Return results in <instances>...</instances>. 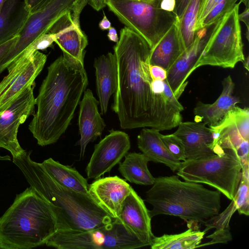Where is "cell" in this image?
<instances>
[{"mask_svg": "<svg viewBox=\"0 0 249 249\" xmlns=\"http://www.w3.org/2000/svg\"><path fill=\"white\" fill-rule=\"evenodd\" d=\"M151 50L140 35L127 27L121 29L114 47L118 82L112 109L123 129L149 127L163 131L182 122L184 108L178 99L163 93L151 76Z\"/></svg>", "mask_w": 249, "mask_h": 249, "instance_id": "1", "label": "cell"}, {"mask_svg": "<svg viewBox=\"0 0 249 249\" xmlns=\"http://www.w3.org/2000/svg\"><path fill=\"white\" fill-rule=\"evenodd\" d=\"M88 85L85 70L67 65L63 55L48 67L36 98L37 110L29 125L39 145L56 142L66 131Z\"/></svg>", "mask_w": 249, "mask_h": 249, "instance_id": "2", "label": "cell"}, {"mask_svg": "<svg viewBox=\"0 0 249 249\" xmlns=\"http://www.w3.org/2000/svg\"><path fill=\"white\" fill-rule=\"evenodd\" d=\"M32 151L25 150L13 162L22 173L30 187L53 209L57 229L86 231L105 226L116 218L112 216L91 195L67 189L56 182L41 163L33 161Z\"/></svg>", "mask_w": 249, "mask_h": 249, "instance_id": "3", "label": "cell"}, {"mask_svg": "<svg viewBox=\"0 0 249 249\" xmlns=\"http://www.w3.org/2000/svg\"><path fill=\"white\" fill-rule=\"evenodd\" d=\"M145 200L153 208L151 218L160 214L179 217L188 223H204L219 213L221 193L203 185L181 181L178 175L155 178Z\"/></svg>", "mask_w": 249, "mask_h": 249, "instance_id": "4", "label": "cell"}, {"mask_svg": "<svg viewBox=\"0 0 249 249\" xmlns=\"http://www.w3.org/2000/svg\"><path fill=\"white\" fill-rule=\"evenodd\" d=\"M57 230L53 209L30 187L16 195L0 217V243L9 249H30L45 245Z\"/></svg>", "mask_w": 249, "mask_h": 249, "instance_id": "5", "label": "cell"}, {"mask_svg": "<svg viewBox=\"0 0 249 249\" xmlns=\"http://www.w3.org/2000/svg\"><path fill=\"white\" fill-rule=\"evenodd\" d=\"M223 150L211 157L181 161L177 175L184 180L207 184L232 200L241 180L242 164L236 150Z\"/></svg>", "mask_w": 249, "mask_h": 249, "instance_id": "6", "label": "cell"}, {"mask_svg": "<svg viewBox=\"0 0 249 249\" xmlns=\"http://www.w3.org/2000/svg\"><path fill=\"white\" fill-rule=\"evenodd\" d=\"M161 0H106V5L126 27L153 48L177 19L174 12L160 8Z\"/></svg>", "mask_w": 249, "mask_h": 249, "instance_id": "7", "label": "cell"}, {"mask_svg": "<svg viewBox=\"0 0 249 249\" xmlns=\"http://www.w3.org/2000/svg\"><path fill=\"white\" fill-rule=\"evenodd\" d=\"M239 1L217 22L200 54L191 71L205 65L233 69L243 62V43L238 19Z\"/></svg>", "mask_w": 249, "mask_h": 249, "instance_id": "8", "label": "cell"}, {"mask_svg": "<svg viewBox=\"0 0 249 249\" xmlns=\"http://www.w3.org/2000/svg\"><path fill=\"white\" fill-rule=\"evenodd\" d=\"M45 245L58 249H133L147 246L118 218L86 231L58 230Z\"/></svg>", "mask_w": 249, "mask_h": 249, "instance_id": "9", "label": "cell"}, {"mask_svg": "<svg viewBox=\"0 0 249 249\" xmlns=\"http://www.w3.org/2000/svg\"><path fill=\"white\" fill-rule=\"evenodd\" d=\"M88 0H49L35 12L30 14L18 38L6 59L7 67L36 39L46 34L52 25L66 13L84 7Z\"/></svg>", "mask_w": 249, "mask_h": 249, "instance_id": "10", "label": "cell"}, {"mask_svg": "<svg viewBox=\"0 0 249 249\" xmlns=\"http://www.w3.org/2000/svg\"><path fill=\"white\" fill-rule=\"evenodd\" d=\"M213 136L211 148L215 154L231 149L237 151L242 165L249 164V109L236 106L214 125L209 126Z\"/></svg>", "mask_w": 249, "mask_h": 249, "instance_id": "11", "label": "cell"}, {"mask_svg": "<svg viewBox=\"0 0 249 249\" xmlns=\"http://www.w3.org/2000/svg\"><path fill=\"white\" fill-rule=\"evenodd\" d=\"M83 8L81 7L66 13L47 33L54 35V42L63 52L64 62L79 70H85V49L88 44L87 37L80 26V15Z\"/></svg>", "mask_w": 249, "mask_h": 249, "instance_id": "12", "label": "cell"}, {"mask_svg": "<svg viewBox=\"0 0 249 249\" xmlns=\"http://www.w3.org/2000/svg\"><path fill=\"white\" fill-rule=\"evenodd\" d=\"M35 83L29 86L0 113V147L9 151L13 158L25 151L17 138L18 128L34 111L36 98Z\"/></svg>", "mask_w": 249, "mask_h": 249, "instance_id": "13", "label": "cell"}, {"mask_svg": "<svg viewBox=\"0 0 249 249\" xmlns=\"http://www.w3.org/2000/svg\"><path fill=\"white\" fill-rule=\"evenodd\" d=\"M47 60V55L36 51L32 55L12 62L8 74L0 82V113L35 80Z\"/></svg>", "mask_w": 249, "mask_h": 249, "instance_id": "14", "label": "cell"}, {"mask_svg": "<svg viewBox=\"0 0 249 249\" xmlns=\"http://www.w3.org/2000/svg\"><path fill=\"white\" fill-rule=\"evenodd\" d=\"M130 148V139L126 133L110 130L109 134L94 146L86 169L88 178L97 179L109 172L121 162Z\"/></svg>", "mask_w": 249, "mask_h": 249, "instance_id": "15", "label": "cell"}, {"mask_svg": "<svg viewBox=\"0 0 249 249\" xmlns=\"http://www.w3.org/2000/svg\"><path fill=\"white\" fill-rule=\"evenodd\" d=\"M216 23L196 31L193 42L166 71V80L178 99L187 85V79L191 74V71L209 39Z\"/></svg>", "mask_w": 249, "mask_h": 249, "instance_id": "16", "label": "cell"}, {"mask_svg": "<svg viewBox=\"0 0 249 249\" xmlns=\"http://www.w3.org/2000/svg\"><path fill=\"white\" fill-rule=\"evenodd\" d=\"M151 218L143 200L132 188L123 203L118 219L141 241L150 246L155 236L152 231Z\"/></svg>", "mask_w": 249, "mask_h": 249, "instance_id": "17", "label": "cell"}, {"mask_svg": "<svg viewBox=\"0 0 249 249\" xmlns=\"http://www.w3.org/2000/svg\"><path fill=\"white\" fill-rule=\"evenodd\" d=\"M132 187L116 176L99 178L89 184L91 196L112 216L118 218L123 203Z\"/></svg>", "mask_w": 249, "mask_h": 249, "instance_id": "18", "label": "cell"}, {"mask_svg": "<svg viewBox=\"0 0 249 249\" xmlns=\"http://www.w3.org/2000/svg\"><path fill=\"white\" fill-rule=\"evenodd\" d=\"M174 134L182 141L186 160L205 158L216 154L211 148L213 136L209 127L201 122H181Z\"/></svg>", "mask_w": 249, "mask_h": 249, "instance_id": "19", "label": "cell"}, {"mask_svg": "<svg viewBox=\"0 0 249 249\" xmlns=\"http://www.w3.org/2000/svg\"><path fill=\"white\" fill-rule=\"evenodd\" d=\"M79 104L78 126L80 139L77 144L80 146L81 159L84 156L87 145L101 135L106 124L98 112L99 102L94 97L90 89L85 90Z\"/></svg>", "mask_w": 249, "mask_h": 249, "instance_id": "20", "label": "cell"}, {"mask_svg": "<svg viewBox=\"0 0 249 249\" xmlns=\"http://www.w3.org/2000/svg\"><path fill=\"white\" fill-rule=\"evenodd\" d=\"M222 84V92L213 103H197L194 109L195 121L203 122L209 126L214 125L241 102L239 98L232 95L235 84L230 75L224 78Z\"/></svg>", "mask_w": 249, "mask_h": 249, "instance_id": "21", "label": "cell"}, {"mask_svg": "<svg viewBox=\"0 0 249 249\" xmlns=\"http://www.w3.org/2000/svg\"><path fill=\"white\" fill-rule=\"evenodd\" d=\"M93 65L101 112L104 114L107 111L110 97L117 87V65L115 54L108 53L100 56L95 59Z\"/></svg>", "mask_w": 249, "mask_h": 249, "instance_id": "22", "label": "cell"}, {"mask_svg": "<svg viewBox=\"0 0 249 249\" xmlns=\"http://www.w3.org/2000/svg\"><path fill=\"white\" fill-rule=\"evenodd\" d=\"M186 49L177 18L168 31L151 49L149 64L157 65L168 70Z\"/></svg>", "mask_w": 249, "mask_h": 249, "instance_id": "23", "label": "cell"}, {"mask_svg": "<svg viewBox=\"0 0 249 249\" xmlns=\"http://www.w3.org/2000/svg\"><path fill=\"white\" fill-rule=\"evenodd\" d=\"M160 130L144 128L137 137L139 149L149 160L168 167L173 172L179 168L181 161L177 160L169 152L161 138Z\"/></svg>", "mask_w": 249, "mask_h": 249, "instance_id": "24", "label": "cell"}, {"mask_svg": "<svg viewBox=\"0 0 249 249\" xmlns=\"http://www.w3.org/2000/svg\"><path fill=\"white\" fill-rule=\"evenodd\" d=\"M30 14L26 0H7L0 10V45L18 36Z\"/></svg>", "mask_w": 249, "mask_h": 249, "instance_id": "25", "label": "cell"}, {"mask_svg": "<svg viewBox=\"0 0 249 249\" xmlns=\"http://www.w3.org/2000/svg\"><path fill=\"white\" fill-rule=\"evenodd\" d=\"M41 163L47 173L59 184L75 192L90 195L87 179L75 168L63 165L51 158Z\"/></svg>", "mask_w": 249, "mask_h": 249, "instance_id": "26", "label": "cell"}, {"mask_svg": "<svg viewBox=\"0 0 249 249\" xmlns=\"http://www.w3.org/2000/svg\"><path fill=\"white\" fill-rule=\"evenodd\" d=\"M123 162L119 164L118 170L125 180L133 183L152 185L154 178L150 172L148 159L142 153L127 152Z\"/></svg>", "mask_w": 249, "mask_h": 249, "instance_id": "27", "label": "cell"}, {"mask_svg": "<svg viewBox=\"0 0 249 249\" xmlns=\"http://www.w3.org/2000/svg\"><path fill=\"white\" fill-rule=\"evenodd\" d=\"M188 225L189 229L178 234H164L154 236L150 246L152 249H193L199 245L206 233Z\"/></svg>", "mask_w": 249, "mask_h": 249, "instance_id": "28", "label": "cell"}, {"mask_svg": "<svg viewBox=\"0 0 249 249\" xmlns=\"http://www.w3.org/2000/svg\"><path fill=\"white\" fill-rule=\"evenodd\" d=\"M236 210L235 204L233 200L229 207L221 214H218L206 220L204 224L206 228L204 231H206L210 229L215 227L216 231L212 234L206 237L211 238L212 240L207 243L199 245L197 248L208 246L217 243H227L232 239L230 232L229 222L233 213Z\"/></svg>", "mask_w": 249, "mask_h": 249, "instance_id": "29", "label": "cell"}, {"mask_svg": "<svg viewBox=\"0 0 249 249\" xmlns=\"http://www.w3.org/2000/svg\"><path fill=\"white\" fill-rule=\"evenodd\" d=\"M204 0H190L181 19L179 28L185 48L194 41L195 37V26L199 11Z\"/></svg>", "mask_w": 249, "mask_h": 249, "instance_id": "30", "label": "cell"}, {"mask_svg": "<svg viewBox=\"0 0 249 249\" xmlns=\"http://www.w3.org/2000/svg\"><path fill=\"white\" fill-rule=\"evenodd\" d=\"M238 0H223L219 3L210 11L203 19L199 30L219 21L233 8Z\"/></svg>", "mask_w": 249, "mask_h": 249, "instance_id": "31", "label": "cell"}, {"mask_svg": "<svg viewBox=\"0 0 249 249\" xmlns=\"http://www.w3.org/2000/svg\"><path fill=\"white\" fill-rule=\"evenodd\" d=\"M249 178L242 175L236 193L232 199L238 213L246 216L249 214Z\"/></svg>", "mask_w": 249, "mask_h": 249, "instance_id": "32", "label": "cell"}, {"mask_svg": "<svg viewBox=\"0 0 249 249\" xmlns=\"http://www.w3.org/2000/svg\"><path fill=\"white\" fill-rule=\"evenodd\" d=\"M160 138L169 152L178 160H186L183 144L181 140L174 133L169 135L160 134Z\"/></svg>", "mask_w": 249, "mask_h": 249, "instance_id": "33", "label": "cell"}, {"mask_svg": "<svg viewBox=\"0 0 249 249\" xmlns=\"http://www.w3.org/2000/svg\"><path fill=\"white\" fill-rule=\"evenodd\" d=\"M18 38V35L0 45V74L7 68V66L6 64V57L15 45Z\"/></svg>", "mask_w": 249, "mask_h": 249, "instance_id": "34", "label": "cell"}, {"mask_svg": "<svg viewBox=\"0 0 249 249\" xmlns=\"http://www.w3.org/2000/svg\"><path fill=\"white\" fill-rule=\"evenodd\" d=\"M223 0H204L199 11L196 23L195 26L196 32L199 30V26L203 19L210 11L217 4Z\"/></svg>", "mask_w": 249, "mask_h": 249, "instance_id": "35", "label": "cell"}, {"mask_svg": "<svg viewBox=\"0 0 249 249\" xmlns=\"http://www.w3.org/2000/svg\"><path fill=\"white\" fill-rule=\"evenodd\" d=\"M150 72L153 79L164 80L166 78V70L160 66L150 65Z\"/></svg>", "mask_w": 249, "mask_h": 249, "instance_id": "36", "label": "cell"}, {"mask_svg": "<svg viewBox=\"0 0 249 249\" xmlns=\"http://www.w3.org/2000/svg\"><path fill=\"white\" fill-rule=\"evenodd\" d=\"M190 0H176V6L174 12L180 20Z\"/></svg>", "mask_w": 249, "mask_h": 249, "instance_id": "37", "label": "cell"}, {"mask_svg": "<svg viewBox=\"0 0 249 249\" xmlns=\"http://www.w3.org/2000/svg\"><path fill=\"white\" fill-rule=\"evenodd\" d=\"M49 0H26L30 13H33L45 5Z\"/></svg>", "mask_w": 249, "mask_h": 249, "instance_id": "38", "label": "cell"}, {"mask_svg": "<svg viewBox=\"0 0 249 249\" xmlns=\"http://www.w3.org/2000/svg\"><path fill=\"white\" fill-rule=\"evenodd\" d=\"M176 6V0H161L160 8L168 12H174Z\"/></svg>", "mask_w": 249, "mask_h": 249, "instance_id": "39", "label": "cell"}, {"mask_svg": "<svg viewBox=\"0 0 249 249\" xmlns=\"http://www.w3.org/2000/svg\"><path fill=\"white\" fill-rule=\"evenodd\" d=\"M89 4L98 11L106 6V0H88Z\"/></svg>", "mask_w": 249, "mask_h": 249, "instance_id": "40", "label": "cell"}, {"mask_svg": "<svg viewBox=\"0 0 249 249\" xmlns=\"http://www.w3.org/2000/svg\"><path fill=\"white\" fill-rule=\"evenodd\" d=\"M249 8H245V10L240 14H238L239 21L243 22L247 27V30H249Z\"/></svg>", "mask_w": 249, "mask_h": 249, "instance_id": "41", "label": "cell"}, {"mask_svg": "<svg viewBox=\"0 0 249 249\" xmlns=\"http://www.w3.org/2000/svg\"><path fill=\"white\" fill-rule=\"evenodd\" d=\"M107 37L108 39L112 41L117 42L119 40V37L117 35L116 29L112 27H111L108 30L107 34Z\"/></svg>", "mask_w": 249, "mask_h": 249, "instance_id": "42", "label": "cell"}, {"mask_svg": "<svg viewBox=\"0 0 249 249\" xmlns=\"http://www.w3.org/2000/svg\"><path fill=\"white\" fill-rule=\"evenodd\" d=\"M99 26L102 30H107L111 27V23L105 14L102 19L99 23Z\"/></svg>", "mask_w": 249, "mask_h": 249, "instance_id": "43", "label": "cell"}, {"mask_svg": "<svg viewBox=\"0 0 249 249\" xmlns=\"http://www.w3.org/2000/svg\"><path fill=\"white\" fill-rule=\"evenodd\" d=\"M244 68L248 71H249V57L247 56L245 58L243 62Z\"/></svg>", "mask_w": 249, "mask_h": 249, "instance_id": "44", "label": "cell"}, {"mask_svg": "<svg viewBox=\"0 0 249 249\" xmlns=\"http://www.w3.org/2000/svg\"><path fill=\"white\" fill-rule=\"evenodd\" d=\"M0 160H11V157L8 155L1 156L0 155Z\"/></svg>", "mask_w": 249, "mask_h": 249, "instance_id": "45", "label": "cell"}, {"mask_svg": "<svg viewBox=\"0 0 249 249\" xmlns=\"http://www.w3.org/2000/svg\"><path fill=\"white\" fill-rule=\"evenodd\" d=\"M6 0H0V10L1 9Z\"/></svg>", "mask_w": 249, "mask_h": 249, "instance_id": "46", "label": "cell"}, {"mask_svg": "<svg viewBox=\"0 0 249 249\" xmlns=\"http://www.w3.org/2000/svg\"><path fill=\"white\" fill-rule=\"evenodd\" d=\"M0 249H9V248L1 243H0Z\"/></svg>", "mask_w": 249, "mask_h": 249, "instance_id": "47", "label": "cell"}, {"mask_svg": "<svg viewBox=\"0 0 249 249\" xmlns=\"http://www.w3.org/2000/svg\"><path fill=\"white\" fill-rule=\"evenodd\" d=\"M143 0V1H147V2H152L154 0Z\"/></svg>", "mask_w": 249, "mask_h": 249, "instance_id": "48", "label": "cell"}]
</instances>
